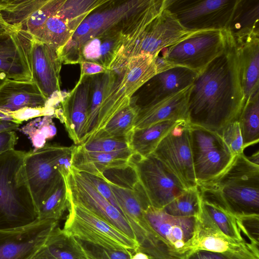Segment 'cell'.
<instances>
[{
	"instance_id": "7bdbcfd3",
	"label": "cell",
	"mask_w": 259,
	"mask_h": 259,
	"mask_svg": "<svg viewBox=\"0 0 259 259\" xmlns=\"http://www.w3.org/2000/svg\"><path fill=\"white\" fill-rule=\"evenodd\" d=\"M185 259H246L226 253L211 252L204 250H195L190 253Z\"/></svg>"
},
{
	"instance_id": "8d00e7d4",
	"label": "cell",
	"mask_w": 259,
	"mask_h": 259,
	"mask_svg": "<svg viewBox=\"0 0 259 259\" xmlns=\"http://www.w3.org/2000/svg\"><path fill=\"white\" fill-rule=\"evenodd\" d=\"M69 206V201L64 177L63 180L39 208L38 220L59 221Z\"/></svg>"
},
{
	"instance_id": "d4e9b609",
	"label": "cell",
	"mask_w": 259,
	"mask_h": 259,
	"mask_svg": "<svg viewBox=\"0 0 259 259\" xmlns=\"http://www.w3.org/2000/svg\"><path fill=\"white\" fill-rule=\"evenodd\" d=\"M259 0H237L226 31L236 47L259 38Z\"/></svg>"
},
{
	"instance_id": "bcb514c9",
	"label": "cell",
	"mask_w": 259,
	"mask_h": 259,
	"mask_svg": "<svg viewBox=\"0 0 259 259\" xmlns=\"http://www.w3.org/2000/svg\"><path fill=\"white\" fill-rule=\"evenodd\" d=\"M18 28H21L11 25L5 20L0 10V36L10 33Z\"/></svg>"
},
{
	"instance_id": "ffe728a7",
	"label": "cell",
	"mask_w": 259,
	"mask_h": 259,
	"mask_svg": "<svg viewBox=\"0 0 259 259\" xmlns=\"http://www.w3.org/2000/svg\"><path fill=\"white\" fill-rule=\"evenodd\" d=\"M198 219L199 225L194 250H204L259 258L258 249L235 242L226 236L201 208Z\"/></svg>"
},
{
	"instance_id": "83f0119b",
	"label": "cell",
	"mask_w": 259,
	"mask_h": 259,
	"mask_svg": "<svg viewBox=\"0 0 259 259\" xmlns=\"http://www.w3.org/2000/svg\"><path fill=\"white\" fill-rule=\"evenodd\" d=\"M115 75V71L110 70L91 76L89 115L85 136L81 144L88 141L92 136L104 97L114 80Z\"/></svg>"
},
{
	"instance_id": "ba28073f",
	"label": "cell",
	"mask_w": 259,
	"mask_h": 259,
	"mask_svg": "<svg viewBox=\"0 0 259 259\" xmlns=\"http://www.w3.org/2000/svg\"><path fill=\"white\" fill-rule=\"evenodd\" d=\"M196 31L185 29L175 16L164 9L137 36L125 38L110 69L124 66L134 57H154L162 49L173 45Z\"/></svg>"
},
{
	"instance_id": "f35d334b",
	"label": "cell",
	"mask_w": 259,
	"mask_h": 259,
	"mask_svg": "<svg viewBox=\"0 0 259 259\" xmlns=\"http://www.w3.org/2000/svg\"><path fill=\"white\" fill-rule=\"evenodd\" d=\"M88 259H131L136 252L106 248L75 238Z\"/></svg>"
},
{
	"instance_id": "ee69618b",
	"label": "cell",
	"mask_w": 259,
	"mask_h": 259,
	"mask_svg": "<svg viewBox=\"0 0 259 259\" xmlns=\"http://www.w3.org/2000/svg\"><path fill=\"white\" fill-rule=\"evenodd\" d=\"M17 140V134L13 131L1 132L0 154L14 149Z\"/></svg>"
},
{
	"instance_id": "5bb4252c",
	"label": "cell",
	"mask_w": 259,
	"mask_h": 259,
	"mask_svg": "<svg viewBox=\"0 0 259 259\" xmlns=\"http://www.w3.org/2000/svg\"><path fill=\"white\" fill-rule=\"evenodd\" d=\"M153 154L187 188L197 186L192 156L189 124L181 121L161 141Z\"/></svg>"
},
{
	"instance_id": "277c9868",
	"label": "cell",
	"mask_w": 259,
	"mask_h": 259,
	"mask_svg": "<svg viewBox=\"0 0 259 259\" xmlns=\"http://www.w3.org/2000/svg\"><path fill=\"white\" fill-rule=\"evenodd\" d=\"M74 146L46 144L39 149L26 152L24 168L37 211L63 176L69 173Z\"/></svg>"
},
{
	"instance_id": "9a60e30c",
	"label": "cell",
	"mask_w": 259,
	"mask_h": 259,
	"mask_svg": "<svg viewBox=\"0 0 259 259\" xmlns=\"http://www.w3.org/2000/svg\"><path fill=\"white\" fill-rule=\"evenodd\" d=\"M147 222L174 251L187 256L194 251L199 221L195 217H174L150 206L144 211Z\"/></svg>"
},
{
	"instance_id": "60d3db41",
	"label": "cell",
	"mask_w": 259,
	"mask_h": 259,
	"mask_svg": "<svg viewBox=\"0 0 259 259\" xmlns=\"http://www.w3.org/2000/svg\"><path fill=\"white\" fill-rule=\"evenodd\" d=\"M221 136L234 155L243 152V142L238 120L228 124Z\"/></svg>"
},
{
	"instance_id": "7a4b0ae2",
	"label": "cell",
	"mask_w": 259,
	"mask_h": 259,
	"mask_svg": "<svg viewBox=\"0 0 259 259\" xmlns=\"http://www.w3.org/2000/svg\"><path fill=\"white\" fill-rule=\"evenodd\" d=\"M197 187L202 201L234 216L259 215V165L243 152L221 175Z\"/></svg>"
},
{
	"instance_id": "e0dca14e",
	"label": "cell",
	"mask_w": 259,
	"mask_h": 259,
	"mask_svg": "<svg viewBox=\"0 0 259 259\" xmlns=\"http://www.w3.org/2000/svg\"><path fill=\"white\" fill-rule=\"evenodd\" d=\"M31 55L33 81L49 101L61 102L60 72L62 63L57 50L33 37Z\"/></svg>"
},
{
	"instance_id": "ab89813d",
	"label": "cell",
	"mask_w": 259,
	"mask_h": 259,
	"mask_svg": "<svg viewBox=\"0 0 259 259\" xmlns=\"http://www.w3.org/2000/svg\"><path fill=\"white\" fill-rule=\"evenodd\" d=\"M237 225L246 242L258 248L259 215L235 216Z\"/></svg>"
},
{
	"instance_id": "4dcf8cb0",
	"label": "cell",
	"mask_w": 259,
	"mask_h": 259,
	"mask_svg": "<svg viewBox=\"0 0 259 259\" xmlns=\"http://www.w3.org/2000/svg\"><path fill=\"white\" fill-rule=\"evenodd\" d=\"M245 149L259 141V92L245 103L238 119Z\"/></svg>"
},
{
	"instance_id": "7402d4cb",
	"label": "cell",
	"mask_w": 259,
	"mask_h": 259,
	"mask_svg": "<svg viewBox=\"0 0 259 259\" xmlns=\"http://www.w3.org/2000/svg\"><path fill=\"white\" fill-rule=\"evenodd\" d=\"M122 29L121 27L111 28L86 41L79 50L78 63L93 62L110 70L126 38Z\"/></svg>"
},
{
	"instance_id": "6da1fadb",
	"label": "cell",
	"mask_w": 259,
	"mask_h": 259,
	"mask_svg": "<svg viewBox=\"0 0 259 259\" xmlns=\"http://www.w3.org/2000/svg\"><path fill=\"white\" fill-rule=\"evenodd\" d=\"M244 104L237 47L227 33L223 52L198 73L191 87L187 122L221 135L238 120Z\"/></svg>"
},
{
	"instance_id": "4316f807",
	"label": "cell",
	"mask_w": 259,
	"mask_h": 259,
	"mask_svg": "<svg viewBox=\"0 0 259 259\" xmlns=\"http://www.w3.org/2000/svg\"><path fill=\"white\" fill-rule=\"evenodd\" d=\"M180 122L165 120L145 128L134 129L128 138L133 154L147 157L152 154L161 141Z\"/></svg>"
},
{
	"instance_id": "7c38bea8",
	"label": "cell",
	"mask_w": 259,
	"mask_h": 259,
	"mask_svg": "<svg viewBox=\"0 0 259 259\" xmlns=\"http://www.w3.org/2000/svg\"><path fill=\"white\" fill-rule=\"evenodd\" d=\"M130 164L154 208L162 209L187 189L153 153L147 157L133 154Z\"/></svg>"
},
{
	"instance_id": "d590c367",
	"label": "cell",
	"mask_w": 259,
	"mask_h": 259,
	"mask_svg": "<svg viewBox=\"0 0 259 259\" xmlns=\"http://www.w3.org/2000/svg\"><path fill=\"white\" fill-rule=\"evenodd\" d=\"M52 116H45L33 119L23 126L20 132L27 136L34 150L44 147L48 140L56 134V127Z\"/></svg>"
},
{
	"instance_id": "4fadbf2b",
	"label": "cell",
	"mask_w": 259,
	"mask_h": 259,
	"mask_svg": "<svg viewBox=\"0 0 259 259\" xmlns=\"http://www.w3.org/2000/svg\"><path fill=\"white\" fill-rule=\"evenodd\" d=\"M64 179L69 199L136 241L133 230L125 218L79 171L71 166Z\"/></svg>"
},
{
	"instance_id": "f6af8a7d",
	"label": "cell",
	"mask_w": 259,
	"mask_h": 259,
	"mask_svg": "<svg viewBox=\"0 0 259 259\" xmlns=\"http://www.w3.org/2000/svg\"><path fill=\"white\" fill-rule=\"evenodd\" d=\"M80 65V76H91L108 71L101 65L90 62H82Z\"/></svg>"
},
{
	"instance_id": "74e56055",
	"label": "cell",
	"mask_w": 259,
	"mask_h": 259,
	"mask_svg": "<svg viewBox=\"0 0 259 259\" xmlns=\"http://www.w3.org/2000/svg\"><path fill=\"white\" fill-rule=\"evenodd\" d=\"M80 145L84 150L90 152L111 153L131 150L128 139L126 138L102 137Z\"/></svg>"
},
{
	"instance_id": "8fae6325",
	"label": "cell",
	"mask_w": 259,
	"mask_h": 259,
	"mask_svg": "<svg viewBox=\"0 0 259 259\" xmlns=\"http://www.w3.org/2000/svg\"><path fill=\"white\" fill-rule=\"evenodd\" d=\"M237 0H165V9L192 31L225 30Z\"/></svg>"
},
{
	"instance_id": "f907efd6",
	"label": "cell",
	"mask_w": 259,
	"mask_h": 259,
	"mask_svg": "<svg viewBox=\"0 0 259 259\" xmlns=\"http://www.w3.org/2000/svg\"><path fill=\"white\" fill-rule=\"evenodd\" d=\"M8 79L9 78L6 73L4 71L0 69V89Z\"/></svg>"
},
{
	"instance_id": "e575fe53",
	"label": "cell",
	"mask_w": 259,
	"mask_h": 259,
	"mask_svg": "<svg viewBox=\"0 0 259 259\" xmlns=\"http://www.w3.org/2000/svg\"><path fill=\"white\" fill-rule=\"evenodd\" d=\"M201 199L197 186L187 189L183 193L162 209L174 217L198 218L201 212Z\"/></svg>"
},
{
	"instance_id": "c3c4849f",
	"label": "cell",
	"mask_w": 259,
	"mask_h": 259,
	"mask_svg": "<svg viewBox=\"0 0 259 259\" xmlns=\"http://www.w3.org/2000/svg\"><path fill=\"white\" fill-rule=\"evenodd\" d=\"M29 259H54L48 252L44 245L37 252Z\"/></svg>"
},
{
	"instance_id": "52a82bcc",
	"label": "cell",
	"mask_w": 259,
	"mask_h": 259,
	"mask_svg": "<svg viewBox=\"0 0 259 259\" xmlns=\"http://www.w3.org/2000/svg\"><path fill=\"white\" fill-rule=\"evenodd\" d=\"M115 71V79L106 93L93 133L87 142L91 140L117 113L129 106L133 94L157 73L154 58L149 55L134 57Z\"/></svg>"
},
{
	"instance_id": "681fc988",
	"label": "cell",
	"mask_w": 259,
	"mask_h": 259,
	"mask_svg": "<svg viewBox=\"0 0 259 259\" xmlns=\"http://www.w3.org/2000/svg\"><path fill=\"white\" fill-rule=\"evenodd\" d=\"M131 259H149V258L145 253L137 251L133 254Z\"/></svg>"
},
{
	"instance_id": "836d02e7",
	"label": "cell",
	"mask_w": 259,
	"mask_h": 259,
	"mask_svg": "<svg viewBox=\"0 0 259 259\" xmlns=\"http://www.w3.org/2000/svg\"><path fill=\"white\" fill-rule=\"evenodd\" d=\"M201 209L206 212L218 229L226 236L235 242L249 245L244 239L234 215L202 200Z\"/></svg>"
},
{
	"instance_id": "44dd1931",
	"label": "cell",
	"mask_w": 259,
	"mask_h": 259,
	"mask_svg": "<svg viewBox=\"0 0 259 259\" xmlns=\"http://www.w3.org/2000/svg\"><path fill=\"white\" fill-rule=\"evenodd\" d=\"M191 87L157 103L139 108L134 129L145 128L165 120L187 122V101Z\"/></svg>"
},
{
	"instance_id": "2e32d148",
	"label": "cell",
	"mask_w": 259,
	"mask_h": 259,
	"mask_svg": "<svg viewBox=\"0 0 259 259\" xmlns=\"http://www.w3.org/2000/svg\"><path fill=\"white\" fill-rule=\"evenodd\" d=\"M58 223L43 220L22 228L0 230V259H29L45 245Z\"/></svg>"
},
{
	"instance_id": "603a6c76",
	"label": "cell",
	"mask_w": 259,
	"mask_h": 259,
	"mask_svg": "<svg viewBox=\"0 0 259 259\" xmlns=\"http://www.w3.org/2000/svg\"><path fill=\"white\" fill-rule=\"evenodd\" d=\"M48 105L53 106L34 81L8 79L0 89V114L26 107L42 108Z\"/></svg>"
},
{
	"instance_id": "816d5d0a",
	"label": "cell",
	"mask_w": 259,
	"mask_h": 259,
	"mask_svg": "<svg viewBox=\"0 0 259 259\" xmlns=\"http://www.w3.org/2000/svg\"><path fill=\"white\" fill-rule=\"evenodd\" d=\"M247 158L253 163L259 165V154L258 151L252 154L250 157H247Z\"/></svg>"
},
{
	"instance_id": "f1b7e54d",
	"label": "cell",
	"mask_w": 259,
	"mask_h": 259,
	"mask_svg": "<svg viewBox=\"0 0 259 259\" xmlns=\"http://www.w3.org/2000/svg\"><path fill=\"white\" fill-rule=\"evenodd\" d=\"M45 246L54 259H88L77 240L58 225L50 235Z\"/></svg>"
},
{
	"instance_id": "d6a6232c",
	"label": "cell",
	"mask_w": 259,
	"mask_h": 259,
	"mask_svg": "<svg viewBox=\"0 0 259 259\" xmlns=\"http://www.w3.org/2000/svg\"><path fill=\"white\" fill-rule=\"evenodd\" d=\"M107 1H63L56 14L68 22L73 33L78 24L89 14Z\"/></svg>"
},
{
	"instance_id": "8992f818",
	"label": "cell",
	"mask_w": 259,
	"mask_h": 259,
	"mask_svg": "<svg viewBox=\"0 0 259 259\" xmlns=\"http://www.w3.org/2000/svg\"><path fill=\"white\" fill-rule=\"evenodd\" d=\"M227 38L226 30L195 32L157 53L153 58L157 73L176 66L199 73L223 52Z\"/></svg>"
},
{
	"instance_id": "3957f363",
	"label": "cell",
	"mask_w": 259,
	"mask_h": 259,
	"mask_svg": "<svg viewBox=\"0 0 259 259\" xmlns=\"http://www.w3.org/2000/svg\"><path fill=\"white\" fill-rule=\"evenodd\" d=\"M26 153L14 149L0 154V230L39 221L24 168Z\"/></svg>"
},
{
	"instance_id": "b9f144b4",
	"label": "cell",
	"mask_w": 259,
	"mask_h": 259,
	"mask_svg": "<svg viewBox=\"0 0 259 259\" xmlns=\"http://www.w3.org/2000/svg\"><path fill=\"white\" fill-rule=\"evenodd\" d=\"M79 172L91 183L101 195L108 200L121 212L118 203L109 186L103 178L90 174Z\"/></svg>"
},
{
	"instance_id": "f546056e",
	"label": "cell",
	"mask_w": 259,
	"mask_h": 259,
	"mask_svg": "<svg viewBox=\"0 0 259 259\" xmlns=\"http://www.w3.org/2000/svg\"><path fill=\"white\" fill-rule=\"evenodd\" d=\"M72 34L68 22L55 12L47 18L33 37L58 51L66 44Z\"/></svg>"
},
{
	"instance_id": "1f68e13d",
	"label": "cell",
	"mask_w": 259,
	"mask_h": 259,
	"mask_svg": "<svg viewBox=\"0 0 259 259\" xmlns=\"http://www.w3.org/2000/svg\"><path fill=\"white\" fill-rule=\"evenodd\" d=\"M138 110V107L132 103L117 113L91 140L102 137L128 139L134 129Z\"/></svg>"
},
{
	"instance_id": "cb8c5ba5",
	"label": "cell",
	"mask_w": 259,
	"mask_h": 259,
	"mask_svg": "<svg viewBox=\"0 0 259 259\" xmlns=\"http://www.w3.org/2000/svg\"><path fill=\"white\" fill-rule=\"evenodd\" d=\"M133 153L131 150L106 153L90 152L74 145L71 166L77 171L100 177L104 172L127 166Z\"/></svg>"
},
{
	"instance_id": "30bf717a",
	"label": "cell",
	"mask_w": 259,
	"mask_h": 259,
	"mask_svg": "<svg viewBox=\"0 0 259 259\" xmlns=\"http://www.w3.org/2000/svg\"><path fill=\"white\" fill-rule=\"evenodd\" d=\"M189 129L193 168L198 186L221 175L236 155L219 134L190 124Z\"/></svg>"
},
{
	"instance_id": "7dc6e473",
	"label": "cell",
	"mask_w": 259,
	"mask_h": 259,
	"mask_svg": "<svg viewBox=\"0 0 259 259\" xmlns=\"http://www.w3.org/2000/svg\"><path fill=\"white\" fill-rule=\"evenodd\" d=\"M19 125L18 123L0 117V133L16 130Z\"/></svg>"
},
{
	"instance_id": "5b68a950",
	"label": "cell",
	"mask_w": 259,
	"mask_h": 259,
	"mask_svg": "<svg viewBox=\"0 0 259 259\" xmlns=\"http://www.w3.org/2000/svg\"><path fill=\"white\" fill-rule=\"evenodd\" d=\"M101 177L109 186L139 245L149 242L155 233L146 220L144 211L151 205L133 167L129 164L124 168L110 169Z\"/></svg>"
},
{
	"instance_id": "9c48e42d",
	"label": "cell",
	"mask_w": 259,
	"mask_h": 259,
	"mask_svg": "<svg viewBox=\"0 0 259 259\" xmlns=\"http://www.w3.org/2000/svg\"><path fill=\"white\" fill-rule=\"evenodd\" d=\"M69 201V213L63 229L67 234L106 248L137 251L136 241L83 206Z\"/></svg>"
},
{
	"instance_id": "d6986e66",
	"label": "cell",
	"mask_w": 259,
	"mask_h": 259,
	"mask_svg": "<svg viewBox=\"0 0 259 259\" xmlns=\"http://www.w3.org/2000/svg\"><path fill=\"white\" fill-rule=\"evenodd\" d=\"M91 76H80L74 89L61 101V122L75 145L84 137L89 111Z\"/></svg>"
},
{
	"instance_id": "484cf974",
	"label": "cell",
	"mask_w": 259,
	"mask_h": 259,
	"mask_svg": "<svg viewBox=\"0 0 259 259\" xmlns=\"http://www.w3.org/2000/svg\"><path fill=\"white\" fill-rule=\"evenodd\" d=\"M236 47L245 103L249 98L259 92V38Z\"/></svg>"
},
{
	"instance_id": "ac0fdd59",
	"label": "cell",
	"mask_w": 259,
	"mask_h": 259,
	"mask_svg": "<svg viewBox=\"0 0 259 259\" xmlns=\"http://www.w3.org/2000/svg\"><path fill=\"white\" fill-rule=\"evenodd\" d=\"M198 73L181 66L156 73L138 91V100L134 104L139 109L163 100L192 85Z\"/></svg>"
}]
</instances>
